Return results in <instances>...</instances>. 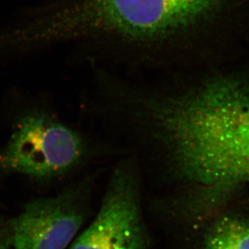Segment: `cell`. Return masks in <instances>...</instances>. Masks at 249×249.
<instances>
[{
	"instance_id": "1",
	"label": "cell",
	"mask_w": 249,
	"mask_h": 249,
	"mask_svg": "<svg viewBox=\"0 0 249 249\" xmlns=\"http://www.w3.org/2000/svg\"><path fill=\"white\" fill-rule=\"evenodd\" d=\"M97 111L113 147L135 159L143 185L165 191L158 204L172 215L204 220L249 183L247 77L111 74Z\"/></svg>"
},
{
	"instance_id": "2",
	"label": "cell",
	"mask_w": 249,
	"mask_h": 249,
	"mask_svg": "<svg viewBox=\"0 0 249 249\" xmlns=\"http://www.w3.org/2000/svg\"><path fill=\"white\" fill-rule=\"evenodd\" d=\"M237 0H58L27 35L67 44L82 60L142 76L183 71Z\"/></svg>"
},
{
	"instance_id": "3",
	"label": "cell",
	"mask_w": 249,
	"mask_h": 249,
	"mask_svg": "<svg viewBox=\"0 0 249 249\" xmlns=\"http://www.w3.org/2000/svg\"><path fill=\"white\" fill-rule=\"evenodd\" d=\"M108 153L97 138L44 110L19 118L0 153V169L42 183L79 178L96 156Z\"/></svg>"
},
{
	"instance_id": "4",
	"label": "cell",
	"mask_w": 249,
	"mask_h": 249,
	"mask_svg": "<svg viewBox=\"0 0 249 249\" xmlns=\"http://www.w3.org/2000/svg\"><path fill=\"white\" fill-rule=\"evenodd\" d=\"M143 196L135 159L119 156L108 176L98 212L67 249H148Z\"/></svg>"
},
{
	"instance_id": "5",
	"label": "cell",
	"mask_w": 249,
	"mask_h": 249,
	"mask_svg": "<svg viewBox=\"0 0 249 249\" xmlns=\"http://www.w3.org/2000/svg\"><path fill=\"white\" fill-rule=\"evenodd\" d=\"M96 173L87 172L53 196L33 199L11 221L12 249H67L90 211Z\"/></svg>"
},
{
	"instance_id": "6",
	"label": "cell",
	"mask_w": 249,
	"mask_h": 249,
	"mask_svg": "<svg viewBox=\"0 0 249 249\" xmlns=\"http://www.w3.org/2000/svg\"><path fill=\"white\" fill-rule=\"evenodd\" d=\"M201 249H249V216L228 214L215 219Z\"/></svg>"
},
{
	"instance_id": "7",
	"label": "cell",
	"mask_w": 249,
	"mask_h": 249,
	"mask_svg": "<svg viewBox=\"0 0 249 249\" xmlns=\"http://www.w3.org/2000/svg\"><path fill=\"white\" fill-rule=\"evenodd\" d=\"M0 249H12V227L10 222L0 225Z\"/></svg>"
}]
</instances>
